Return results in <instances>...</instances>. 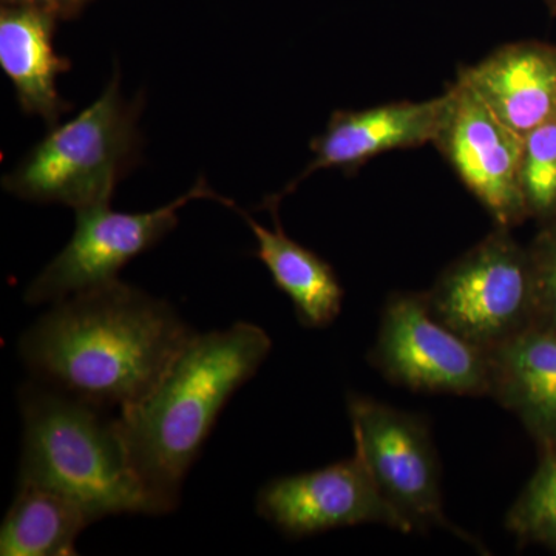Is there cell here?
Listing matches in <instances>:
<instances>
[{"mask_svg":"<svg viewBox=\"0 0 556 556\" xmlns=\"http://www.w3.org/2000/svg\"><path fill=\"white\" fill-rule=\"evenodd\" d=\"M193 336L169 302L115 280L53 303L17 350L33 379L121 412L156 386Z\"/></svg>","mask_w":556,"mask_h":556,"instance_id":"obj_1","label":"cell"},{"mask_svg":"<svg viewBox=\"0 0 556 556\" xmlns=\"http://www.w3.org/2000/svg\"><path fill=\"white\" fill-rule=\"evenodd\" d=\"M273 350L258 325L195 332L156 386L118 415L146 515H167L181 503L182 484L219 413Z\"/></svg>","mask_w":556,"mask_h":556,"instance_id":"obj_2","label":"cell"},{"mask_svg":"<svg viewBox=\"0 0 556 556\" xmlns=\"http://www.w3.org/2000/svg\"><path fill=\"white\" fill-rule=\"evenodd\" d=\"M20 409L24 434L17 482L67 497L91 525L118 515H146L118 417L36 379L22 386Z\"/></svg>","mask_w":556,"mask_h":556,"instance_id":"obj_3","label":"cell"},{"mask_svg":"<svg viewBox=\"0 0 556 556\" xmlns=\"http://www.w3.org/2000/svg\"><path fill=\"white\" fill-rule=\"evenodd\" d=\"M142 100L127 101L115 72L97 101L51 127L2 179L17 199L79 208L110 203L116 186L141 160Z\"/></svg>","mask_w":556,"mask_h":556,"instance_id":"obj_4","label":"cell"},{"mask_svg":"<svg viewBox=\"0 0 556 556\" xmlns=\"http://www.w3.org/2000/svg\"><path fill=\"white\" fill-rule=\"evenodd\" d=\"M510 230L496 226L426 292L428 308L439 321L485 351L535 325L529 248Z\"/></svg>","mask_w":556,"mask_h":556,"instance_id":"obj_5","label":"cell"},{"mask_svg":"<svg viewBox=\"0 0 556 556\" xmlns=\"http://www.w3.org/2000/svg\"><path fill=\"white\" fill-rule=\"evenodd\" d=\"M346 405L354 453L412 532L444 529L484 551L445 517L441 464L427 420L356 393L348 394Z\"/></svg>","mask_w":556,"mask_h":556,"instance_id":"obj_6","label":"cell"},{"mask_svg":"<svg viewBox=\"0 0 556 556\" xmlns=\"http://www.w3.org/2000/svg\"><path fill=\"white\" fill-rule=\"evenodd\" d=\"M192 200H217L225 206L236 203L223 199L206 178L185 195L150 212L112 211L110 203L76 211V226L67 247L62 249L39 276L28 285V305L56 303L89 289L118 280L127 263L159 244L178 226V211Z\"/></svg>","mask_w":556,"mask_h":556,"instance_id":"obj_7","label":"cell"},{"mask_svg":"<svg viewBox=\"0 0 556 556\" xmlns=\"http://www.w3.org/2000/svg\"><path fill=\"white\" fill-rule=\"evenodd\" d=\"M368 362L416 393L489 396V353L439 321L426 292L390 295Z\"/></svg>","mask_w":556,"mask_h":556,"instance_id":"obj_8","label":"cell"},{"mask_svg":"<svg viewBox=\"0 0 556 556\" xmlns=\"http://www.w3.org/2000/svg\"><path fill=\"white\" fill-rule=\"evenodd\" d=\"M433 144L496 226L514 229L529 218L521 189L525 138L507 127L477 91L457 76Z\"/></svg>","mask_w":556,"mask_h":556,"instance_id":"obj_9","label":"cell"},{"mask_svg":"<svg viewBox=\"0 0 556 556\" xmlns=\"http://www.w3.org/2000/svg\"><path fill=\"white\" fill-rule=\"evenodd\" d=\"M255 508L260 517L291 540L362 525L413 533L382 496L356 453L318 470L266 482L258 490Z\"/></svg>","mask_w":556,"mask_h":556,"instance_id":"obj_10","label":"cell"},{"mask_svg":"<svg viewBox=\"0 0 556 556\" xmlns=\"http://www.w3.org/2000/svg\"><path fill=\"white\" fill-rule=\"evenodd\" d=\"M448 93L422 102H393L367 110H338L324 134L313 138L314 159L281 193L278 201L298 188L299 182L321 169L353 174L369 160L399 149L420 148L434 142L447 112Z\"/></svg>","mask_w":556,"mask_h":556,"instance_id":"obj_11","label":"cell"},{"mask_svg":"<svg viewBox=\"0 0 556 556\" xmlns=\"http://www.w3.org/2000/svg\"><path fill=\"white\" fill-rule=\"evenodd\" d=\"M459 76L522 138L556 118V47L507 43Z\"/></svg>","mask_w":556,"mask_h":556,"instance_id":"obj_12","label":"cell"},{"mask_svg":"<svg viewBox=\"0 0 556 556\" xmlns=\"http://www.w3.org/2000/svg\"><path fill=\"white\" fill-rule=\"evenodd\" d=\"M489 353V397L517 416L538 450L556 447V329L532 325Z\"/></svg>","mask_w":556,"mask_h":556,"instance_id":"obj_13","label":"cell"},{"mask_svg":"<svg viewBox=\"0 0 556 556\" xmlns=\"http://www.w3.org/2000/svg\"><path fill=\"white\" fill-rule=\"evenodd\" d=\"M58 22L35 7H0V67L13 83L22 112L39 116L49 129L73 109L58 91V78L72 68L54 49Z\"/></svg>","mask_w":556,"mask_h":556,"instance_id":"obj_14","label":"cell"},{"mask_svg":"<svg viewBox=\"0 0 556 556\" xmlns=\"http://www.w3.org/2000/svg\"><path fill=\"white\" fill-rule=\"evenodd\" d=\"M263 206L273 215V229L233 207L257 240L255 257L269 270L274 285L291 300L302 327H329L339 317L345 295L334 269L316 252L289 239L278 218V201L268 199Z\"/></svg>","mask_w":556,"mask_h":556,"instance_id":"obj_15","label":"cell"},{"mask_svg":"<svg viewBox=\"0 0 556 556\" xmlns=\"http://www.w3.org/2000/svg\"><path fill=\"white\" fill-rule=\"evenodd\" d=\"M89 526L86 511L73 501L46 486L17 482L0 527V555H78L76 540Z\"/></svg>","mask_w":556,"mask_h":556,"instance_id":"obj_16","label":"cell"},{"mask_svg":"<svg viewBox=\"0 0 556 556\" xmlns=\"http://www.w3.org/2000/svg\"><path fill=\"white\" fill-rule=\"evenodd\" d=\"M507 530L519 543L556 552V447L540 450V463L507 511Z\"/></svg>","mask_w":556,"mask_h":556,"instance_id":"obj_17","label":"cell"},{"mask_svg":"<svg viewBox=\"0 0 556 556\" xmlns=\"http://www.w3.org/2000/svg\"><path fill=\"white\" fill-rule=\"evenodd\" d=\"M521 189L529 217L556 215V118L525 138L521 160Z\"/></svg>","mask_w":556,"mask_h":556,"instance_id":"obj_18","label":"cell"},{"mask_svg":"<svg viewBox=\"0 0 556 556\" xmlns=\"http://www.w3.org/2000/svg\"><path fill=\"white\" fill-rule=\"evenodd\" d=\"M533 287H535V325L556 329V217L530 243Z\"/></svg>","mask_w":556,"mask_h":556,"instance_id":"obj_19","label":"cell"},{"mask_svg":"<svg viewBox=\"0 0 556 556\" xmlns=\"http://www.w3.org/2000/svg\"><path fill=\"white\" fill-rule=\"evenodd\" d=\"M5 5H27L47 11L60 21L78 17L93 0H0Z\"/></svg>","mask_w":556,"mask_h":556,"instance_id":"obj_20","label":"cell"},{"mask_svg":"<svg viewBox=\"0 0 556 556\" xmlns=\"http://www.w3.org/2000/svg\"><path fill=\"white\" fill-rule=\"evenodd\" d=\"M544 2H546L548 10H551L552 13L556 14V0H544Z\"/></svg>","mask_w":556,"mask_h":556,"instance_id":"obj_21","label":"cell"},{"mask_svg":"<svg viewBox=\"0 0 556 556\" xmlns=\"http://www.w3.org/2000/svg\"><path fill=\"white\" fill-rule=\"evenodd\" d=\"M555 217H556V215H555Z\"/></svg>","mask_w":556,"mask_h":556,"instance_id":"obj_22","label":"cell"}]
</instances>
